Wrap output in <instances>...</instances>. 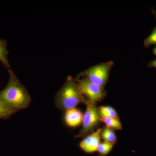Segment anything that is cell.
<instances>
[{"mask_svg":"<svg viewBox=\"0 0 156 156\" xmlns=\"http://www.w3.org/2000/svg\"><path fill=\"white\" fill-rule=\"evenodd\" d=\"M75 80L78 88L87 101L96 104L106 96L104 88L92 83L87 78H76Z\"/></svg>","mask_w":156,"mask_h":156,"instance_id":"cell-5","label":"cell"},{"mask_svg":"<svg viewBox=\"0 0 156 156\" xmlns=\"http://www.w3.org/2000/svg\"><path fill=\"white\" fill-rule=\"evenodd\" d=\"M86 99L78 88L75 79L70 76L58 90L55 97V105L58 109L66 111L75 108L80 103H85Z\"/></svg>","mask_w":156,"mask_h":156,"instance_id":"cell-2","label":"cell"},{"mask_svg":"<svg viewBox=\"0 0 156 156\" xmlns=\"http://www.w3.org/2000/svg\"><path fill=\"white\" fill-rule=\"evenodd\" d=\"M7 41L0 39V62L6 68H10L11 66L8 60L9 51L7 49Z\"/></svg>","mask_w":156,"mask_h":156,"instance_id":"cell-8","label":"cell"},{"mask_svg":"<svg viewBox=\"0 0 156 156\" xmlns=\"http://www.w3.org/2000/svg\"><path fill=\"white\" fill-rule=\"evenodd\" d=\"M147 66L149 68L154 67L156 68V59L150 62Z\"/></svg>","mask_w":156,"mask_h":156,"instance_id":"cell-15","label":"cell"},{"mask_svg":"<svg viewBox=\"0 0 156 156\" xmlns=\"http://www.w3.org/2000/svg\"><path fill=\"white\" fill-rule=\"evenodd\" d=\"M152 52L154 55H155L156 56V47H155V48L153 49Z\"/></svg>","mask_w":156,"mask_h":156,"instance_id":"cell-16","label":"cell"},{"mask_svg":"<svg viewBox=\"0 0 156 156\" xmlns=\"http://www.w3.org/2000/svg\"><path fill=\"white\" fill-rule=\"evenodd\" d=\"M83 114L78 109L73 108L66 111L64 121L66 124L70 128H76L83 122Z\"/></svg>","mask_w":156,"mask_h":156,"instance_id":"cell-7","label":"cell"},{"mask_svg":"<svg viewBox=\"0 0 156 156\" xmlns=\"http://www.w3.org/2000/svg\"><path fill=\"white\" fill-rule=\"evenodd\" d=\"M113 144L109 143L104 141L100 143L97 148V151L100 155L105 156L112 151L114 146Z\"/></svg>","mask_w":156,"mask_h":156,"instance_id":"cell-13","label":"cell"},{"mask_svg":"<svg viewBox=\"0 0 156 156\" xmlns=\"http://www.w3.org/2000/svg\"><path fill=\"white\" fill-rule=\"evenodd\" d=\"M113 65V62L109 61L93 66L80 73L77 78H87L92 83L104 88Z\"/></svg>","mask_w":156,"mask_h":156,"instance_id":"cell-3","label":"cell"},{"mask_svg":"<svg viewBox=\"0 0 156 156\" xmlns=\"http://www.w3.org/2000/svg\"><path fill=\"white\" fill-rule=\"evenodd\" d=\"M102 128H98L87 135L80 144L82 150L87 153H93L97 151V148L100 143L101 133Z\"/></svg>","mask_w":156,"mask_h":156,"instance_id":"cell-6","label":"cell"},{"mask_svg":"<svg viewBox=\"0 0 156 156\" xmlns=\"http://www.w3.org/2000/svg\"><path fill=\"white\" fill-rule=\"evenodd\" d=\"M15 113V112L10 109L0 100V119H8Z\"/></svg>","mask_w":156,"mask_h":156,"instance_id":"cell-14","label":"cell"},{"mask_svg":"<svg viewBox=\"0 0 156 156\" xmlns=\"http://www.w3.org/2000/svg\"><path fill=\"white\" fill-rule=\"evenodd\" d=\"M85 104L86 110L83 114L82 128L79 134L76 136V138L84 137L92 133L101 122L98 108L96 107V104L87 100Z\"/></svg>","mask_w":156,"mask_h":156,"instance_id":"cell-4","label":"cell"},{"mask_svg":"<svg viewBox=\"0 0 156 156\" xmlns=\"http://www.w3.org/2000/svg\"><path fill=\"white\" fill-rule=\"evenodd\" d=\"M151 12L156 19V11L154 9H152ZM144 45L145 48H149L152 45H156V26L153 29L150 35L144 41Z\"/></svg>","mask_w":156,"mask_h":156,"instance_id":"cell-12","label":"cell"},{"mask_svg":"<svg viewBox=\"0 0 156 156\" xmlns=\"http://www.w3.org/2000/svg\"><path fill=\"white\" fill-rule=\"evenodd\" d=\"M101 122L105 124L107 128L112 130H121L122 125L119 119L101 117Z\"/></svg>","mask_w":156,"mask_h":156,"instance_id":"cell-9","label":"cell"},{"mask_svg":"<svg viewBox=\"0 0 156 156\" xmlns=\"http://www.w3.org/2000/svg\"><path fill=\"white\" fill-rule=\"evenodd\" d=\"M101 137L104 141L109 143L113 145L117 142V136L114 131L107 127L102 129Z\"/></svg>","mask_w":156,"mask_h":156,"instance_id":"cell-10","label":"cell"},{"mask_svg":"<svg viewBox=\"0 0 156 156\" xmlns=\"http://www.w3.org/2000/svg\"><path fill=\"white\" fill-rule=\"evenodd\" d=\"M101 117L119 119L118 114L114 108L108 106H101L98 108Z\"/></svg>","mask_w":156,"mask_h":156,"instance_id":"cell-11","label":"cell"},{"mask_svg":"<svg viewBox=\"0 0 156 156\" xmlns=\"http://www.w3.org/2000/svg\"><path fill=\"white\" fill-rule=\"evenodd\" d=\"M7 86L0 91V100L7 107L17 112L26 108L30 103V95L12 70L9 69Z\"/></svg>","mask_w":156,"mask_h":156,"instance_id":"cell-1","label":"cell"}]
</instances>
